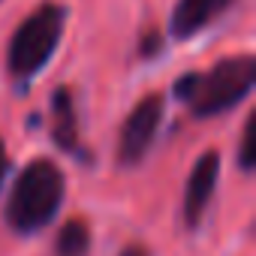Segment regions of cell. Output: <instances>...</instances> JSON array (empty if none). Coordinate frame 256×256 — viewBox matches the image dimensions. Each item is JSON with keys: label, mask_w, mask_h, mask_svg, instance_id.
I'll list each match as a JSON object with an SVG mask.
<instances>
[{"label": "cell", "mask_w": 256, "mask_h": 256, "mask_svg": "<svg viewBox=\"0 0 256 256\" xmlns=\"http://www.w3.org/2000/svg\"><path fill=\"white\" fill-rule=\"evenodd\" d=\"M217 175H220V157L217 151H208L196 160L193 172H190V181H187V193H184V223L190 229L199 226L202 214L208 211V202L214 196V187H217Z\"/></svg>", "instance_id": "obj_5"}, {"label": "cell", "mask_w": 256, "mask_h": 256, "mask_svg": "<svg viewBox=\"0 0 256 256\" xmlns=\"http://www.w3.org/2000/svg\"><path fill=\"white\" fill-rule=\"evenodd\" d=\"M88 247H90V229H88V223L66 220L64 229L58 232V241H54L58 256H84Z\"/></svg>", "instance_id": "obj_8"}, {"label": "cell", "mask_w": 256, "mask_h": 256, "mask_svg": "<svg viewBox=\"0 0 256 256\" xmlns=\"http://www.w3.org/2000/svg\"><path fill=\"white\" fill-rule=\"evenodd\" d=\"M160 120H163V96L160 94H148L145 100H139L133 106L130 118H126L124 130H120V145H118V157L124 166H136L148 154Z\"/></svg>", "instance_id": "obj_4"}, {"label": "cell", "mask_w": 256, "mask_h": 256, "mask_svg": "<svg viewBox=\"0 0 256 256\" xmlns=\"http://www.w3.org/2000/svg\"><path fill=\"white\" fill-rule=\"evenodd\" d=\"M52 136L64 151H76V139H78V126H76V106H72V94L66 88H60L52 100Z\"/></svg>", "instance_id": "obj_7"}, {"label": "cell", "mask_w": 256, "mask_h": 256, "mask_svg": "<svg viewBox=\"0 0 256 256\" xmlns=\"http://www.w3.org/2000/svg\"><path fill=\"white\" fill-rule=\"evenodd\" d=\"M120 256H151V253H148L145 244H126V247L120 250Z\"/></svg>", "instance_id": "obj_10"}, {"label": "cell", "mask_w": 256, "mask_h": 256, "mask_svg": "<svg viewBox=\"0 0 256 256\" xmlns=\"http://www.w3.org/2000/svg\"><path fill=\"white\" fill-rule=\"evenodd\" d=\"M232 0H178L172 12V36L190 40L202 28H208Z\"/></svg>", "instance_id": "obj_6"}, {"label": "cell", "mask_w": 256, "mask_h": 256, "mask_svg": "<svg viewBox=\"0 0 256 256\" xmlns=\"http://www.w3.org/2000/svg\"><path fill=\"white\" fill-rule=\"evenodd\" d=\"M6 166H10V157H6L4 142H0V184H4V178H6Z\"/></svg>", "instance_id": "obj_11"}, {"label": "cell", "mask_w": 256, "mask_h": 256, "mask_svg": "<svg viewBox=\"0 0 256 256\" xmlns=\"http://www.w3.org/2000/svg\"><path fill=\"white\" fill-rule=\"evenodd\" d=\"M157 48H160V40L151 34V36L145 40V48H142V54H151V52H157Z\"/></svg>", "instance_id": "obj_12"}, {"label": "cell", "mask_w": 256, "mask_h": 256, "mask_svg": "<svg viewBox=\"0 0 256 256\" xmlns=\"http://www.w3.org/2000/svg\"><path fill=\"white\" fill-rule=\"evenodd\" d=\"M64 22H66V12L58 4H42L40 10H34L24 18V24L12 34L10 58H6L10 72L16 78L28 82L48 64V58L54 54L60 42Z\"/></svg>", "instance_id": "obj_3"}, {"label": "cell", "mask_w": 256, "mask_h": 256, "mask_svg": "<svg viewBox=\"0 0 256 256\" xmlns=\"http://www.w3.org/2000/svg\"><path fill=\"white\" fill-rule=\"evenodd\" d=\"M253 118L244 124V136H241V154H238V163H241V169H253Z\"/></svg>", "instance_id": "obj_9"}, {"label": "cell", "mask_w": 256, "mask_h": 256, "mask_svg": "<svg viewBox=\"0 0 256 256\" xmlns=\"http://www.w3.org/2000/svg\"><path fill=\"white\" fill-rule=\"evenodd\" d=\"M253 78H256V60L250 54H238V58H223L211 72L178 78L175 94L178 100H187L196 118H211L238 106L250 94Z\"/></svg>", "instance_id": "obj_1"}, {"label": "cell", "mask_w": 256, "mask_h": 256, "mask_svg": "<svg viewBox=\"0 0 256 256\" xmlns=\"http://www.w3.org/2000/svg\"><path fill=\"white\" fill-rule=\"evenodd\" d=\"M60 199L64 172L52 160H34L16 178V187L6 202V223L16 232H36L58 214Z\"/></svg>", "instance_id": "obj_2"}]
</instances>
